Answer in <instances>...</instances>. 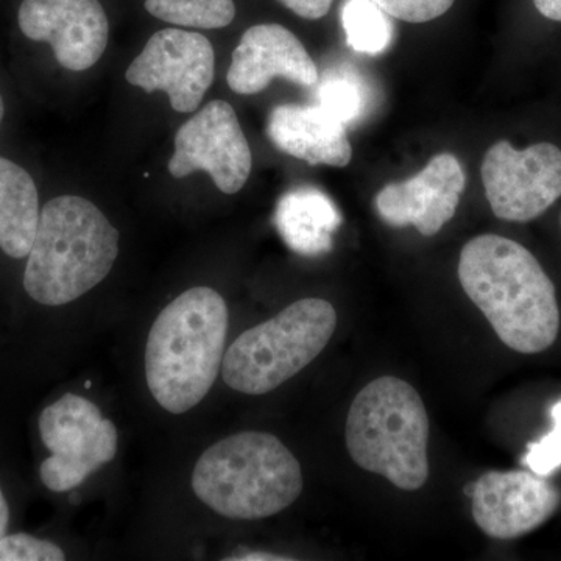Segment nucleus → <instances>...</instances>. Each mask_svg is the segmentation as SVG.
Masks as SVG:
<instances>
[{
    "label": "nucleus",
    "mask_w": 561,
    "mask_h": 561,
    "mask_svg": "<svg viewBox=\"0 0 561 561\" xmlns=\"http://www.w3.org/2000/svg\"><path fill=\"white\" fill-rule=\"evenodd\" d=\"M119 256V231L94 203L61 195L41 209L24 289L44 306L79 300L110 275Z\"/></svg>",
    "instance_id": "3"
},
{
    "label": "nucleus",
    "mask_w": 561,
    "mask_h": 561,
    "mask_svg": "<svg viewBox=\"0 0 561 561\" xmlns=\"http://www.w3.org/2000/svg\"><path fill=\"white\" fill-rule=\"evenodd\" d=\"M472 518L494 540H515L538 529L560 507L559 490L534 471H489L470 483Z\"/></svg>",
    "instance_id": "11"
},
{
    "label": "nucleus",
    "mask_w": 561,
    "mask_h": 561,
    "mask_svg": "<svg viewBox=\"0 0 561 561\" xmlns=\"http://www.w3.org/2000/svg\"><path fill=\"white\" fill-rule=\"evenodd\" d=\"M465 183V171L457 157L440 153L412 179L387 184L376 195L375 208L390 227L412 225L420 234L432 238L456 216Z\"/></svg>",
    "instance_id": "13"
},
{
    "label": "nucleus",
    "mask_w": 561,
    "mask_h": 561,
    "mask_svg": "<svg viewBox=\"0 0 561 561\" xmlns=\"http://www.w3.org/2000/svg\"><path fill=\"white\" fill-rule=\"evenodd\" d=\"M317 101L335 119L348 125L359 121L367 108V90L351 70H330L320 81Z\"/></svg>",
    "instance_id": "20"
},
{
    "label": "nucleus",
    "mask_w": 561,
    "mask_h": 561,
    "mask_svg": "<svg viewBox=\"0 0 561 561\" xmlns=\"http://www.w3.org/2000/svg\"><path fill=\"white\" fill-rule=\"evenodd\" d=\"M249 140L238 114L228 102H209L192 116L175 136V151L169 161L173 179L194 172L209 173L224 194H238L251 173Z\"/></svg>",
    "instance_id": "9"
},
{
    "label": "nucleus",
    "mask_w": 561,
    "mask_h": 561,
    "mask_svg": "<svg viewBox=\"0 0 561 561\" xmlns=\"http://www.w3.org/2000/svg\"><path fill=\"white\" fill-rule=\"evenodd\" d=\"M65 559V552L57 545L32 535H5L0 540V561H62Z\"/></svg>",
    "instance_id": "22"
},
{
    "label": "nucleus",
    "mask_w": 561,
    "mask_h": 561,
    "mask_svg": "<svg viewBox=\"0 0 561 561\" xmlns=\"http://www.w3.org/2000/svg\"><path fill=\"white\" fill-rule=\"evenodd\" d=\"M342 22L351 49L367 55H378L389 49L393 39V24L389 14L373 0H346Z\"/></svg>",
    "instance_id": "18"
},
{
    "label": "nucleus",
    "mask_w": 561,
    "mask_h": 561,
    "mask_svg": "<svg viewBox=\"0 0 561 561\" xmlns=\"http://www.w3.org/2000/svg\"><path fill=\"white\" fill-rule=\"evenodd\" d=\"M345 440L357 467L397 489L416 491L430 478V416L419 391L400 378L383 376L357 393Z\"/></svg>",
    "instance_id": "5"
},
{
    "label": "nucleus",
    "mask_w": 561,
    "mask_h": 561,
    "mask_svg": "<svg viewBox=\"0 0 561 561\" xmlns=\"http://www.w3.org/2000/svg\"><path fill=\"white\" fill-rule=\"evenodd\" d=\"M279 2L302 20L316 21L330 13L334 0H279Z\"/></svg>",
    "instance_id": "24"
},
{
    "label": "nucleus",
    "mask_w": 561,
    "mask_h": 561,
    "mask_svg": "<svg viewBox=\"0 0 561 561\" xmlns=\"http://www.w3.org/2000/svg\"><path fill=\"white\" fill-rule=\"evenodd\" d=\"M276 149L312 165L345 168L353 158L346 125L317 105H279L268 117Z\"/></svg>",
    "instance_id": "15"
},
{
    "label": "nucleus",
    "mask_w": 561,
    "mask_h": 561,
    "mask_svg": "<svg viewBox=\"0 0 561 561\" xmlns=\"http://www.w3.org/2000/svg\"><path fill=\"white\" fill-rule=\"evenodd\" d=\"M391 18L424 24L443 16L456 0H373Z\"/></svg>",
    "instance_id": "23"
},
{
    "label": "nucleus",
    "mask_w": 561,
    "mask_h": 561,
    "mask_svg": "<svg viewBox=\"0 0 561 561\" xmlns=\"http://www.w3.org/2000/svg\"><path fill=\"white\" fill-rule=\"evenodd\" d=\"M228 560H238V561H264V560H271V561H284V560H291L289 557H278L275 556V553H267V552H249L245 553L243 557H232V559Z\"/></svg>",
    "instance_id": "27"
},
{
    "label": "nucleus",
    "mask_w": 561,
    "mask_h": 561,
    "mask_svg": "<svg viewBox=\"0 0 561 561\" xmlns=\"http://www.w3.org/2000/svg\"><path fill=\"white\" fill-rule=\"evenodd\" d=\"M560 224H561V220H560Z\"/></svg>",
    "instance_id": "29"
},
{
    "label": "nucleus",
    "mask_w": 561,
    "mask_h": 561,
    "mask_svg": "<svg viewBox=\"0 0 561 561\" xmlns=\"http://www.w3.org/2000/svg\"><path fill=\"white\" fill-rule=\"evenodd\" d=\"M10 523V508L9 502H7L5 496H3V491L0 489V540L7 535V530H9Z\"/></svg>",
    "instance_id": "26"
},
{
    "label": "nucleus",
    "mask_w": 561,
    "mask_h": 561,
    "mask_svg": "<svg viewBox=\"0 0 561 561\" xmlns=\"http://www.w3.org/2000/svg\"><path fill=\"white\" fill-rule=\"evenodd\" d=\"M227 332V302L209 287L165 306L146 346L147 386L164 411L181 415L205 400L221 370Z\"/></svg>",
    "instance_id": "2"
},
{
    "label": "nucleus",
    "mask_w": 561,
    "mask_h": 561,
    "mask_svg": "<svg viewBox=\"0 0 561 561\" xmlns=\"http://www.w3.org/2000/svg\"><path fill=\"white\" fill-rule=\"evenodd\" d=\"M551 415L552 431L541 440L531 443L523 460L530 471L542 478L561 467V401L553 405Z\"/></svg>",
    "instance_id": "21"
},
{
    "label": "nucleus",
    "mask_w": 561,
    "mask_h": 561,
    "mask_svg": "<svg viewBox=\"0 0 561 561\" xmlns=\"http://www.w3.org/2000/svg\"><path fill=\"white\" fill-rule=\"evenodd\" d=\"M39 197L31 173L0 157V250L13 260L31 253L39 224Z\"/></svg>",
    "instance_id": "17"
},
{
    "label": "nucleus",
    "mask_w": 561,
    "mask_h": 561,
    "mask_svg": "<svg viewBox=\"0 0 561 561\" xmlns=\"http://www.w3.org/2000/svg\"><path fill=\"white\" fill-rule=\"evenodd\" d=\"M151 16L192 28H224L236 16L234 0H146Z\"/></svg>",
    "instance_id": "19"
},
{
    "label": "nucleus",
    "mask_w": 561,
    "mask_h": 561,
    "mask_svg": "<svg viewBox=\"0 0 561 561\" xmlns=\"http://www.w3.org/2000/svg\"><path fill=\"white\" fill-rule=\"evenodd\" d=\"M481 172L486 201L501 220L538 219L561 197V150L551 142L518 150L500 140L483 157Z\"/></svg>",
    "instance_id": "8"
},
{
    "label": "nucleus",
    "mask_w": 561,
    "mask_h": 561,
    "mask_svg": "<svg viewBox=\"0 0 561 561\" xmlns=\"http://www.w3.org/2000/svg\"><path fill=\"white\" fill-rule=\"evenodd\" d=\"M534 3L542 16L561 22V0H534Z\"/></svg>",
    "instance_id": "25"
},
{
    "label": "nucleus",
    "mask_w": 561,
    "mask_h": 561,
    "mask_svg": "<svg viewBox=\"0 0 561 561\" xmlns=\"http://www.w3.org/2000/svg\"><path fill=\"white\" fill-rule=\"evenodd\" d=\"M275 79L313 87L320 77L311 55L289 28L279 24L253 25L243 33L232 54L228 87L236 94L253 95Z\"/></svg>",
    "instance_id": "14"
},
{
    "label": "nucleus",
    "mask_w": 561,
    "mask_h": 561,
    "mask_svg": "<svg viewBox=\"0 0 561 561\" xmlns=\"http://www.w3.org/2000/svg\"><path fill=\"white\" fill-rule=\"evenodd\" d=\"M192 490L224 518H271L300 497V461L268 432H239L202 454Z\"/></svg>",
    "instance_id": "4"
},
{
    "label": "nucleus",
    "mask_w": 561,
    "mask_h": 561,
    "mask_svg": "<svg viewBox=\"0 0 561 561\" xmlns=\"http://www.w3.org/2000/svg\"><path fill=\"white\" fill-rule=\"evenodd\" d=\"M341 210L323 191L297 187L279 198L275 210L276 230L286 245L302 256H320L331 251Z\"/></svg>",
    "instance_id": "16"
},
{
    "label": "nucleus",
    "mask_w": 561,
    "mask_h": 561,
    "mask_svg": "<svg viewBox=\"0 0 561 561\" xmlns=\"http://www.w3.org/2000/svg\"><path fill=\"white\" fill-rule=\"evenodd\" d=\"M21 32L50 44L62 68L81 72L92 68L108 46L110 22L99 0H24Z\"/></svg>",
    "instance_id": "12"
},
{
    "label": "nucleus",
    "mask_w": 561,
    "mask_h": 561,
    "mask_svg": "<svg viewBox=\"0 0 561 561\" xmlns=\"http://www.w3.org/2000/svg\"><path fill=\"white\" fill-rule=\"evenodd\" d=\"M3 116H5V105H3L2 94H0V124H2Z\"/></svg>",
    "instance_id": "28"
},
{
    "label": "nucleus",
    "mask_w": 561,
    "mask_h": 561,
    "mask_svg": "<svg viewBox=\"0 0 561 561\" xmlns=\"http://www.w3.org/2000/svg\"><path fill=\"white\" fill-rule=\"evenodd\" d=\"M39 435L51 456L39 468L54 493L77 489L92 472L116 457L117 430L101 409L79 394L66 393L41 412Z\"/></svg>",
    "instance_id": "7"
},
{
    "label": "nucleus",
    "mask_w": 561,
    "mask_h": 561,
    "mask_svg": "<svg viewBox=\"0 0 561 561\" xmlns=\"http://www.w3.org/2000/svg\"><path fill=\"white\" fill-rule=\"evenodd\" d=\"M459 279L508 348L538 354L556 343L560 331L556 286L522 243L497 234L471 239L460 253Z\"/></svg>",
    "instance_id": "1"
},
{
    "label": "nucleus",
    "mask_w": 561,
    "mask_h": 561,
    "mask_svg": "<svg viewBox=\"0 0 561 561\" xmlns=\"http://www.w3.org/2000/svg\"><path fill=\"white\" fill-rule=\"evenodd\" d=\"M335 328L337 312L330 301H295L231 343L221 362L224 381L239 393H271L320 356Z\"/></svg>",
    "instance_id": "6"
},
{
    "label": "nucleus",
    "mask_w": 561,
    "mask_h": 561,
    "mask_svg": "<svg viewBox=\"0 0 561 561\" xmlns=\"http://www.w3.org/2000/svg\"><path fill=\"white\" fill-rule=\"evenodd\" d=\"M213 44L202 33L164 28L154 33L125 79L146 92H165L173 110L194 113L214 81Z\"/></svg>",
    "instance_id": "10"
}]
</instances>
